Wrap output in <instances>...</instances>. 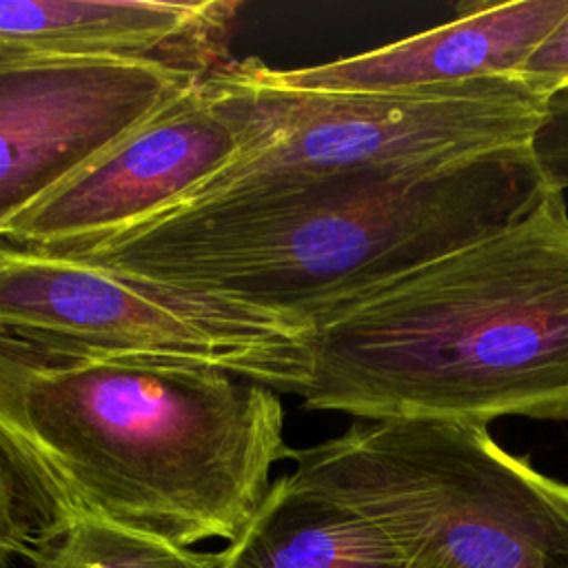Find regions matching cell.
I'll return each mask as SVG.
<instances>
[{
  "mask_svg": "<svg viewBox=\"0 0 568 568\" xmlns=\"http://www.w3.org/2000/svg\"><path fill=\"white\" fill-rule=\"evenodd\" d=\"M546 193L528 144L399 171L253 178L53 255L311 331L342 306L501 231Z\"/></svg>",
  "mask_w": 568,
  "mask_h": 568,
  "instance_id": "1",
  "label": "cell"
},
{
  "mask_svg": "<svg viewBox=\"0 0 568 568\" xmlns=\"http://www.w3.org/2000/svg\"><path fill=\"white\" fill-rule=\"evenodd\" d=\"M313 410L364 422H568V206L519 220L342 306L308 331Z\"/></svg>",
  "mask_w": 568,
  "mask_h": 568,
  "instance_id": "2",
  "label": "cell"
},
{
  "mask_svg": "<svg viewBox=\"0 0 568 568\" xmlns=\"http://www.w3.org/2000/svg\"><path fill=\"white\" fill-rule=\"evenodd\" d=\"M0 417L82 517L182 548L242 535L291 459L280 393L206 366L51 353L0 335Z\"/></svg>",
  "mask_w": 568,
  "mask_h": 568,
  "instance_id": "3",
  "label": "cell"
},
{
  "mask_svg": "<svg viewBox=\"0 0 568 568\" xmlns=\"http://www.w3.org/2000/svg\"><path fill=\"white\" fill-rule=\"evenodd\" d=\"M291 459L293 484L368 519L408 568H568V481L488 426L362 419Z\"/></svg>",
  "mask_w": 568,
  "mask_h": 568,
  "instance_id": "4",
  "label": "cell"
},
{
  "mask_svg": "<svg viewBox=\"0 0 568 568\" xmlns=\"http://www.w3.org/2000/svg\"><path fill=\"white\" fill-rule=\"evenodd\" d=\"M0 335L42 351L220 368L302 395L308 331L202 293L0 242Z\"/></svg>",
  "mask_w": 568,
  "mask_h": 568,
  "instance_id": "5",
  "label": "cell"
},
{
  "mask_svg": "<svg viewBox=\"0 0 568 568\" xmlns=\"http://www.w3.org/2000/svg\"><path fill=\"white\" fill-rule=\"evenodd\" d=\"M229 67L260 138L180 204L253 178L399 171L521 146L548 102L521 75L397 91H311L268 82L255 58Z\"/></svg>",
  "mask_w": 568,
  "mask_h": 568,
  "instance_id": "6",
  "label": "cell"
},
{
  "mask_svg": "<svg viewBox=\"0 0 568 568\" xmlns=\"http://www.w3.org/2000/svg\"><path fill=\"white\" fill-rule=\"evenodd\" d=\"M257 135L248 98L224 64L20 213L0 242L55 253L115 235L178 206Z\"/></svg>",
  "mask_w": 568,
  "mask_h": 568,
  "instance_id": "7",
  "label": "cell"
},
{
  "mask_svg": "<svg viewBox=\"0 0 568 568\" xmlns=\"http://www.w3.org/2000/svg\"><path fill=\"white\" fill-rule=\"evenodd\" d=\"M204 75L146 62L24 58L0 67V237L29 206Z\"/></svg>",
  "mask_w": 568,
  "mask_h": 568,
  "instance_id": "8",
  "label": "cell"
},
{
  "mask_svg": "<svg viewBox=\"0 0 568 568\" xmlns=\"http://www.w3.org/2000/svg\"><path fill=\"white\" fill-rule=\"evenodd\" d=\"M240 9L229 0H0V47L209 75L231 62Z\"/></svg>",
  "mask_w": 568,
  "mask_h": 568,
  "instance_id": "9",
  "label": "cell"
},
{
  "mask_svg": "<svg viewBox=\"0 0 568 568\" xmlns=\"http://www.w3.org/2000/svg\"><path fill=\"white\" fill-rule=\"evenodd\" d=\"M457 9L446 24L364 53L300 69L260 62V73L273 84L311 91H397L519 75L568 13V0H479Z\"/></svg>",
  "mask_w": 568,
  "mask_h": 568,
  "instance_id": "10",
  "label": "cell"
},
{
  "mask_svg": "<svg viewBox=\"0 0 568 568\" xmlns=\"http://www.w3.org/2000/svg\"><path fill=\"white\" fill-rule=\"evenodd\" d=\"M220 568H408L397 546L351 508L277 477Z\"/></svg>",
  "mask_w": 568,
  "mask_h": 568,
  "instance_id": "11",
  "label": "cell"
},
{
  "mask_svg": "<svg viewBox=\"0 0 568 568\" xmlns=\"http://www.w3.org/2000/svg\"><path fill=\"white\" fill-rule=\"evenodd\" d=\"M80 517L58 479L0 417V564L36 566Z\"/></svg>",
  "mask_w": 568,
  "mask_h": 568,
  "instance_id": "12",
  "label": "cell"
},
{
  "mask_svg": "<svg viewBox=\"0 0 568 568\" xmlns=\"http://www.w3.org/2000/svg\"><path fill=\"white\" fill-rule=\"evenodd\" d=\"M33 568H220V552L80 517Z\"/></svg>",
  "mask_w": 568,
  "mask_h": 568,
  "instance_id": "13",
  "label": "cell"
},
{
  "mask_svg": "<svg viewBox=\"0 0 568 568\" xmlns=\"http://www.w3.org/2000/svg\"><path fill=\"white\" fill-rule=\"evenodd\" d=\"M535 166L550 191H568V91L548 98L544 115L528 140Z\"/></svg>",
  "mask_w": 568,
  "mask_h": 568,
  "instance_id": "14",
  "label": "cell"
},
{
  "mask_svg": "<svg viewBox=\"0 0 568 568\" xmlns=\"http://www.w3.org/2000/svg\"><path fill=\"white\" fill-rule=\"evenodd\" d=\"M519 75L546 100L568 91V13L526 60Z\"/></svg>",
  "mask_w": 568,
  "mask_h": 568,
  "instance_id": "15",
  "label": "cell"
},
{
  "mask_svg": "<svg viewBox=\"0 0 568 568\" xmlns=\"http://www.w3.org/2000/svg\"><path fill=\"white\" fill-rule=\"evenodd\" d=\"M24 58H36L33 53H24L18 49H9V47H0V67L16 62V60H24Z\"/></svg>",
  "mask_w": 568,
  "mask_h": 568,
  "instance_id": "16",
  "label": "cell"
}]
</instances>
